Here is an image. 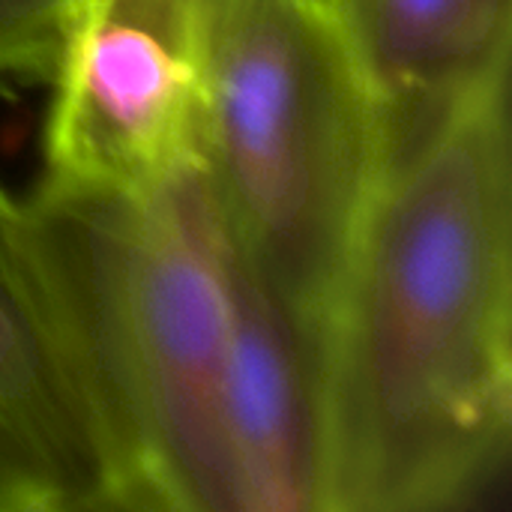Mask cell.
<instances>
[{"label": "cell", "instance_id": "6da1fadb", "mask_svg": "<svg viewBox=\"0 0 512 512\" xmlns=\"http://www.w3.org/2000/svg\"><path fill=\"white\" fill-rule=\"evenodd\" d=\"M321 512L483 507L512 447L510 57L390 120L315 330Z\"/></svg>", "mask_w": 512, "mask_h": 512}, {"label": "cell", "instance_id": "7a4b0ae2", "mask_svg": "<svg viewBox=\"0 0 512 512\" xmlns=\"http://www.w3.org/2000/svg\"><path fill=\"white\" fill-rule=\"evenodd\" d=\"M135 510L237 512L228 375L240 243L207 168L144 192L36 189Z\"/></svg>", "mask_w": 512, "mask_h": 512}, {"label": "cell", "instance_id": "3957f363", "mask_svg": "<svg viewBox=\"0 0 512 512\" xmlns=\"http://www.w3.org/2000/svg\"><path fill=\"white\" fill-rule=\"evenodd\" d=\"M387 150L384 96L333 0H213L207 174L312 342Z\"/></svg>", "mask_w": 512, "mask_h": 512}, {"label": "cell", "instance_id": "277c9868", "mask_svg": "<svg viewBox=\"0 0 512 512\" xmlns=\"http://www.w3.org/2000/svg\"><path fill=\"white\" fill-rule=\"evenodd\" d=\"M213 0H78L51 69L39 189L123 195L207 168Z\"/></svg>", "mask_w": 512, "mask_h": 512}, {"label": "cell", "instance_id": "5b68a950", "mask_svg": "<svg viewBox=\"0 0 512 512\" xmlns=\"http://www.w3.org/2000/svg\"><path fill=\"white\" fill-rule=\"evenodd\" d=\"M0 441L54 510H135L105 390L48 234L0 183Z\"/></svg>", "mask_w": 512, "mask_h": 512}, {"label": "cell", "instance_id": "8992f818", "mask_svg": "<svg viewBox=\"0 0 512 512\" xmlns=\"http://www.w3.org/2000/svg\"><path fill=\"white\" fill-rule=\"evenodd\" d=\"M228 453L237 512L321 510L315 342L246 252L234 303Z\"/></svg>", "mask_w": 512, "mask_h": 512}, {"label": "cell", "instance_id": "52a82bcc", "mask_svg": "<svg viewBox=\"0 0 512 512\" xmlns=\"http://www.w3.org/2000/svg\"><path fill=\"white\" fill-rule=\"evenodd\" d=\"M390 120L512 54V0H333Z\"/></svg>", "mask_w": 512, "mask_h": 512}, {"label": "cell", "instance_id": "ba28073f", "mask_svg": "<svg viewBox=\"0 0 512 512\" xmlns=\"http://www.w3.org/2000/svg\"><path fill=\"white\" fill-rule=\"evenodd\" d=\"M78 0H0V75H48Z\"/></svg>", "mask_w": 512, "mask_h": 512}, {"label": "cell", "instance_id": "9c48e42d", "mask_svg": "<svg viewBox=\"0 0 512 512\" xmlns=\"http://www.w3.org/2000/svg\"><path fill=\"white\" fill-rule=\"evenodd\" d=\"M0 512H57L42 480L0 441Z\"/></svg>", "mask_w": 512, "mask_h": 512}]
</instances>
